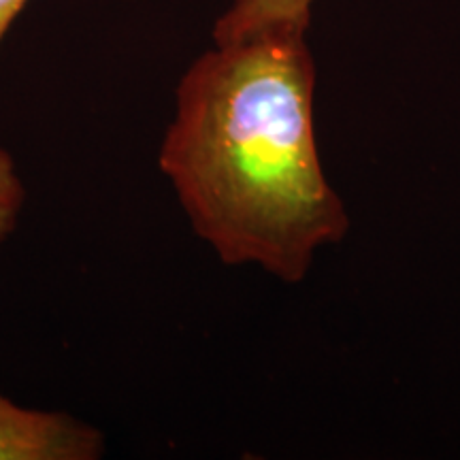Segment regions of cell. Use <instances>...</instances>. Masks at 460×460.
Wrapping results in <instances>:
<instances>
[{
  "label": "cell",
  "mask_w": 460,
  "mask_h": 460,
  "mask_svg": "<svg viewBox=\"0 0 460 460\" xmlns=\"http://www.w3.org/2000/svg\"><path fill=\"white\" fill-rule=\"evenodd\" d=\"M314 96L303 28L216 45L181 77L160 169L224 264L298 284L315 252L348 234V211L320 163Z\"/></svg>",
  "instance_id": "1"
},
{
  "label": "cell",
  "mask_w": 460,
  "mask_h": 460,
  "mask_svg": "<svg viewBox=\"0 0 460 460\" xmlns=\"http://www.w3.org/2000/svg\"><path fill=\"white\" fill-rule=\"evenodd\" d=\"M315 0H234L214 26L216 45L234 43L273 28L309 31Z\"/></svg>",
  "instance_id": "3"
},
{
  "label": "cell",
  "mask_w": 460,
  "mask_h": 460,
  "mask_svg": "<svg viewBox=\"0 0 460 460\" xmlns=\"http://www.w3.org/2000/svg\"><path fill=\"white\" fill-rule=\"evenodd\" d=\"M99 429L60 411L28 410L0 394V460H96Z\"/></svg>",
  "instance_id": "2"
},
{
  "label": "cell",
  "mask_w": 460,
  "mask_h": 460,
  "mask_svg": "<svg viewBox=\"0 0 460 460\" xmlns=\"http://www.w3.org/2000/svg\"><path fill=\"white\" fill-rule=\"evenodd\" d=\"M28 0H0V41H3L4 32L9 31L11 22L20 15Z\"/></svg>",
  "instance_id": "4"
}]
</instances>
